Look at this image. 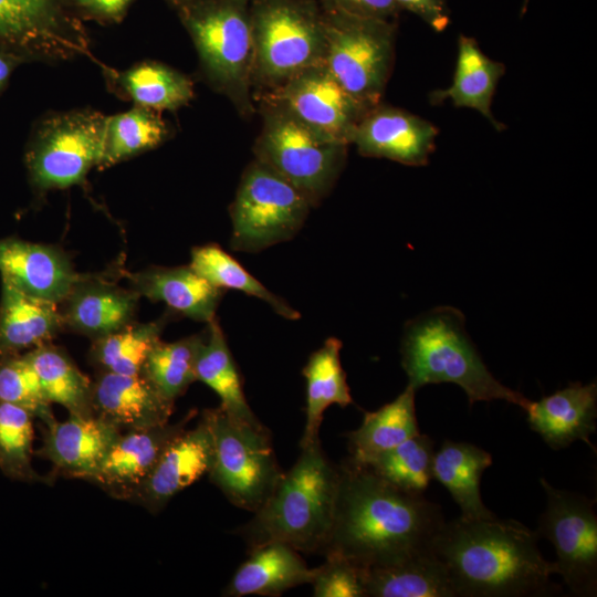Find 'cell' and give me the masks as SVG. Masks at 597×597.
<instances>
[{
    "instance_id": "45",
    "label": "cell",
    "mask_w": 597,
    "mask_h": 597,
    "mask_svg": "<svg viewBox=\"0 0 597 597\" xmlns=\"http://www.w3.org/2000/svg\"><path fill=\"white\" fill-rule=\"evenodd\" d=\"M25 63L27 60L19 54L0 49V95L7 88L13 72Z\"/></svg>"
},
{
    "instance_id": "44",
    "label": "cell",
    "mask_w": 597,
    "mask_h": 597,
    "mask_svg": "<svg viewBox=\"0 0 597 597\" xmlns=\"http://www.w3.org/2000/svg\"><path fill=\"white\" fill-rule=\"evenodd\" d=\"M401 10L418 15L432 30L443 31L450 23V11L446 0H395Z\"/></svg>"
},
{
    "instance_id": "28",
    "label": "cell",
    "mask_w": 597,
    "mask_h": 597,
    "mask_svg": "<svg viewBox=\"0 0 597 597\" xmlns=\"http://www.w3.org/2000/svg\"><path fill=\"white\" fill-rule=\"evenodd\" d=\"M492 462L488 451L469 442L446 440L434 452L432 479L449 491L461 517L482 520L496 516L484 505L480 492L482 473Z\"/></svg>"
},
{
    "instance_id": "9",
    "label": "cell",
    "mask_w": 597,
    "mask_h": 597,
    "mask_svg": "<svg viewBox=\"0 0 597 597\" xmlns=\"http://www.w3.org/2000/svg\"><path fill=\"white\" fill-rule=\"evenodd\" d=\"M212 437L210 481L235 506L254 512L269 498L283 471L264 425L230 417L221 407L201 415Z\"/></svg>"
},
{
    "instance_id": "27",
    "label": "cell",
    "mask_w": 597,
    "mask_h": 597,
    "mask_svg": "<svg viewBox=\"0 0 597 597\" xmlns=\"http://www.w3.org/2000/svg\"><path fill=\"white\" fill-rule=\"evenodd\" d=\"M63 327L57 303L28 295L2 282L0 357L50 343Z\"/></svg>"
},
{
    "instance_id": "29",
    "label": "cell",
    "mask_w": 597,
    "mask_h": 597,
    "mask_svg": "<svg viewBox=\"0 0 597 597\" xmlns=\"http://www.w3.org/2000/svg\"><path fill=\"white\" fill-rule=\"evenodd\" d=\"M415 394L416 390L407 385L392 401L365 413L362 425L347 434L350 460L365 465L420 432Z\"/></svg>"
},
{
    "instance_id": "19",
    "label": "cell",
    "mask_w": 597,
    "mask_h": 597,
    "mask_svg": "<svg viewBox=\"0 0 597 597\" xmlns=\"http://www.w3.org/2000/svg\"><path fill=\"white\" fill-rule=\"evenodd\" d=\"M121 434L117 427L97 416H70L45 427L38 454L60 474L92 481Z\"/></svg>"
},
{
    "instance_id": "17",
    "label": "cell",
    "mask_w": 597,
    "mask_h": 597,
    "mask_svg": "<svg viewBox=\"0 0 597 597\" xmlns=\"http://www.w3.org/2000/svg\"><path fill=\"white\" fill-rule=\"evenodd\" d=\"M211 463L212 437L201 416L195 428L170 441L130 501L158 513L176 494L208 474Z\"/></svg>"
},
{
    "instance_id": "20",
    "label": "cell",
    "mask_w": 597,
    "mask_h": 597,
    "mask_svg": "<svg viewBox=\"0 0 597 597\" xmlns=\"http://www.w3.org/2000/svg\"><path fill=\"white\" fill-rule=\"evenodd\" d=\"M92 405L95 416L123 432L167 423L175 402L164 397L142 373L101 371L93 383Z\"/></svg>"
},
{
    "instance_id": "25",
    "label": "cell",
    "mask_w": 597,
    "mask_h": 597,
    "mask_svg": "<svg viewBox=\"0 0 597 597\" xmlns=\"http://www.w3.org/2000/svg\"><path fill=\"white\" fill-rule=\"evenodd\" d=\"M249 553L227 585L224 596H280L312 582L314 568L308 567L298 551L284 543H268Z\"/></svg>"
},
{
    "instance_id": "23",
    "label": "cell",
    "mask_w": 597,
    "mask_h": 597,
    "mask_svg": "<svg viewBox=\"0 0 597 597\" xmlns=\"http://www.w3.org/2000/svg\"><path fill=\"white\" fill-rule=\"evenodd\" d=\"M97 63L108 92L133 105L175 112L193 98L191 78L163 62L143 60L123 70Z\"/></svg>"
},
{
    "instance_id": "12",
    "label": "cell",
    "mask_w": 597,
    "mask_h": 597,
    "mask_svg": "<svg viewBox=\"0 0 597 597\" xmlns=\"http://www.w3.org/2000/svg\"><path fill=\"white\" fill-rule=\"evenodd\" d=\"M0 49L28 63L92 57L83 21L62 0H0Z\"/></svg>"
},
{
    "instance_id": "26",
    "label": "cell",
    "mask_w": 597,
    "mask_h": 597,
    "mask_svg": "<svg viewBox=\"0 0 597 597\" xmlns=\"http://www.w3.org/2000/svg\"><path fill=\"white\" fill-rule=\"evenodd\" d=\"M505 65L485 55L478 42L461 34L458 40L455 71L451 85L432 91L429 102L432 105L450 101L457 107L478 111L496 130L504 129L492 114L491 105Z\"/></svg>"
},
{
    "instance_id": "13",
    "label": "cell",
    "mask_w": 597,
    "mask_h": 597,
    "mask_svg": "<svg viewBox=\"0 0 597 597\" xmlns=\"http://www.w3.org/2000/svg\"><path fill=\"white\" fill-rule=\"evenodd\" d=\"M540 482L546 507L540 516L538 536L547 538L556 552L557 574L572 595H597V514L595 500L580 493Z\"/></svg>"
},
{
    "instance_id": "1",
    "label": "cell",
    "mask_w": 597,
    "mask_h": 597,
    "mask_svg": "<svg viewBox=\"0 0 597 597\" xmlns=\"http://www.w3.org/2000/svg\"><path fill=\"white\" fill-rule=\"evenodd\" d=\"M444 523L440 505L396 488L348 458L338 464L323 555H341L365 569L396 564L433 552Z\"/></svg>"
},
{
    "instance_id": "48",
    "label": "cell",
    "mask_w": 597,
    "mask_h": 597,
    "mask_svg": "<svg viewBox=\"0 0 597 597\" xmlns=\"http://www.w3.org/2000/svg\"><path fill=\"white\" fill-rule=\"evenodd\" d=\"M249 1H251V0H249Z\"/></svg>"
},
{
    "instance_id": "14",
    "label": "cell",
    "mask_w": 597,
    "mask_h": 597,
    "mask_svg": "<svg viewBox=\"0 0 597 597\" xmlns=\"http://www.w3.org/2000/svg\"><path fill=\"white\" fill-rule=\"evenodd\" d=\"M260 101L283 108L313 130L347 145H352L358 123L370 109L352 97L324 64L261 93Z\"/></svg>"
},
{
    "instance_id": "21",
    "label": "cell",
    "mask_w": 597,
    "mask_h": 597,
    "mask_svg": "<svg viewBox=\"0 0 597 597\" xmlns=\"http://www.w3.org/2000/svg\"><path fill=\"white\" fill-rule=\"evenodd\" d=\"M139 297L133 289L82 275L59 304L63 326L92 339L105 336L134 322Z\"/></svg>"
},
{
    "instance_id": "47",
    "label": "cell",
    "mask_w": 597,
    "mask_h": 597,
    "mask_svg": "<svg viewBox=\"0 0 597 597\" xmlns=\"http://www.w3.org/2000/svg\"><path fill=\"white\" fill-rule=\"evenodd\" d=\"M527 1H528V0H525L524 3H523V11H525V9H526Z\"/></svg>"
},
{
    "instance_id": "39",
    "label": "cell",
    "mask_w": 597,
    "mask_h": 597,
    "mask_svg": "<svg viewBox=\"0 0 597 597\" xmlns=\"http://www.w3.org/2000/svg\"><path fill=\"white\" fill-rule=\"evenodd\" d=\"M33 418L24 408L0 401V470L23 482H45L32 467Z\"/></svg>"
},
{
    "instance_id": "41",
    "label": "cell",
    "mask_w": 597,
    "mask_h": 597,
    "mask_svg": "<svg viewBox=\"0 0 597 597\" xmlns=\"http://www.w3.org/2000/svg\"><path fill=\"white\" fill-rule=\"evenodd\" d=\"M365 568L337 555H325V562L314 568L311 585L315 597H366Z\"/></svg>"
},
{
    "instance_id": "31",
    "label": "cell",
    "mask_w": 597,
    "mask_h": 597,
    "mask_svg": "<svg viewBox=\"0 0 597 597\" xmlns=\"http://www.w3.org/2000/svg\"><path fill=\"white\" fill-rule=\"evenodd\" d=\"M342 342L331 337L315 350L303 368L306 381V421L300 448L320 440L324 411L332 405L353 404L346 375L341 364Z\"/></svg>"
},
{
    "instance_id": "30",
    "label": "cell",
    "mask_w": 597,
    "mask_h": 597,
    "mask_svg": "<svg viewBox=\"0 0 597 597\" xmlns=\"http://www.w3.org/2000/svg\"><path fill=\"white\" fill-rule=\"evenodd\" d=\"M366 597H457L443 563L431 552L365 570Z\"/></svg>"
},
{
    "instance_id": "10",
    "label": "cell",
    "mask_w": 597,
    "mask_h": 597,
    "mask_svg": "<svg viewBox=\"0 0 597 597\" xmlns=\"http://www.w3.org/2000/svg\"><path fill=\"white\" fill-rule=\"evenodd\" d=\"M323 17L324 66L363 106L379 104L394 64L396 20L326 10Z\"/></svg>"
},
{
    "instance_id": "37",
    "label": "cell",
    "mask_w": 597,
    "mask_h": 597,
    "mask_svg": "<svg viewBox=\"0 0 597 597\" xmlns=\"http://www.w3.org/2000/svg\"><path fill=\"white\" fill-rule=\"evenodd\" d=\"M433 446L428 434L419 432L365 467L398 489L423 494L432 480Z\"/></svg>"
},
{
    "instance_id": "11",
    "label": "cell",
    "mask_w": 597,
    "mask_h": 597,
    "mask_svg": "<svg viewBox=\"0 0 597 597\" xmlns=\"http://www.w3.org/2000/svg\"><path fill=\"white\" fill-rule=\"evenodd\" d=\"M311 208L293 185L254 158L244 169L230 206V247L258 253L289 241L301 230Z\"/></svg>"
},
{
    "instance_id": "24",
    "label": "cell",
    "mask_w": 597,
    "mask_h": 597,
    "mask_svg": "<svg viewBox=\"0 0 597 597\" xmlns=\"http://www.w3.org/2000/svg\"><path fill=\"white\" fill-rule=\"evenodd\" d=\"M139 296L164 302L175 312L195 321L209 323L216 317L223 290L213 286L188 266H153L127 273Z\"/></svg>"
},
{
    "instance_id": "7",
    "label": "cell",
    "mask_w": 597,
    "mask_h": 597,
    "mask_svg": "<svg viewBox=\"0 0 597 597\" xmlns=\"http://www.w3.org/2000/svg\"><path fill=\"white\" fill-rule=\"evenodd\" d=\"M106 115L93 108L49 112L24 148L29 182L39 196L82 185L102 156Z\"/></svg>"
},
{
    "instance_id": "6",
    "label": "cell",
    "mask_w": 597,
    "mask_h": 597,
    "mask_svg": "<svg viewBox=\"0 0 597 597\" xmlns=\"http://www.w3.org/2000/svg\"><path fill=\"white\" fill-rule=\"evenodd\" d=\"M252 86L272 91L324 64L325 28L314 0H251Z\"/></svg>"
},
{
    "instance_id": "22",
    "label": "cell",
    "mask_w": 597,
    "mask_h": 597,
    "mask_svg": "<svg viewBox=\"0 0 597 597\" xmlns=\"http://www.w3.org/2000/svg\"><path fill=\"white\" fill-rule=\"evenodd\" d=\"M530 428L554 450L584 441L596 450L590 436L596 431L597 385L595 381L570 383L538 401H531L527 409Z\"/></svg>"
},
{
    "instance_id": "42",
    "label": "cell",
    "mask_w": 597,
    "mask_h": 597,
    "mask_svg": "<svg viewBox=\"0 0 597 597\" xmlns=\"http://www.w3.org/2000/svg\"><path fill=\"white\" fill-rule=\"evenodd\" d=\"M82 21L91 20L101 24L123 21L135 0H62Z\"/></svg>"
},
{
    "instance_id": "16",
    "label": "cell",
    "mask_w": 597,
    "mask_h": 597,
    "mask_svg": "<svg viewBox=\"0 0 597 597\" xmlns=\"http://www.w3.org/2000/svg\"><path fill=\"white\" fill-rule=\"evenodd\" d=\"M196 411L181 420L122 432L95 473L92 482L111 496L130 501L148 478L170 441L187 429Z\"/></svg>"
},
{
    "instance_id": "34",
    "label": "cell",
    "mask_w": 597,
    "mask_h": 597,
    "mask_svg": "<svg viewBox=\"0 0 597 597\" xmlns=\"http://www.w3.org/2000/svg\"><path fill=\"white\" fill-rule=\"evenodd\" d=\"M25 355L51 404L61 405L70 416H95L92 405L93 383L63 349L46 343Z\"/></svg>"
},
{
    "instance_id": "4",
    "label": "cell",
    "mask_w": 597,
    "mask_h": 597,
    "mask_svg": "<svg viewBox=\"0 0 597 597\" xmlns=\"http://www.w3.org/2000/svg\"><path fill=\"white\" fill-rule=\"evenodd\" d=\"M400 353L408 385L415 390L452 383L464 390L470 406L504 400L525 411L531 402L492 375L464 329V316L454 307L439 306L408 322Z\"/></svg>"
},
{
    "instance_id": "43",
    "label": "cell",
    "mask_w": 597,
    "mask_h": 597,
    "mask_svg": "<svg viewBox=\"0 0 597 597\" xmlns=\"http://www.w3.org/2000/svg\"><path fill=\"white\" fill-rule=\"evenodd\" d=\"M326 11L343 12L362 18L396 20L401 11L395 0H320Z\"/></svg>"
},
{
    "instance_id": "33",
    "label": "cell",
    "mask_w": 597,
    "mask_h": 597,
    "mask_svg": "<svg viewBox=\"0 0 597 597\" xmlns=\"http://www.w3.org/2000/svg\"><path fill=\"white\" fill-rule=\"evenodd\" d=\"M171 137V127L160 112L133 105L129 109L106 115L102 156L103 170L153 150Z\"/></svg>"
},
{
    "instance_id": "35",
    "label": "cell",
    "mask_w": 597,
    "mask_h": 597,
    "mask_svg": "<svg viewBox=\"0 0 597 597\" xmlns=\"http://www.w3.org/2000/svg\"><path fill=\"white\" fill-rule=\"evenodd\" d=\"M166 316L149 323H130L93 339L90 359L101 371L119 375L140 374L144 364L166 325Z\"/></svg>"
},
{
    "instance_id": "38",
    "label": "cell",
    "mask_w": 597,
    "mask_h": 597,
    "mask_svg": "<svg viewBox=\"0 0 597 597\" xmlns=\"http://www.w3.org/2000/svg\"><path fill=\"white\" fill-rule=\"evenodd\" d=\"M203 333L176 342L159 341L149 353L142 374L167 399L175 402L197 380L196 359Z\"/></svg>"
},
{
    "instance_id": "32",
    "label": "cell",
    "mask_w": 597,
    "mask_h": 597,
    "mask_svg": "<svg viewBox=\"0 0 597 597\" xmlns=\"http://www.w3.org/2000/svg\"><path fill=\"white\" fill-rule=\"evenodd\" d=\"M207 324L196 359L197 380L218 395L219 407L230 417L250 425L261 423L245 399L237 365L218 320L214 317Z\"/></svg>"
},
{
    "instance_id": "2",
    "label": "cell",
    "mask_w": 597,
    "mask_h": 597,
    "mask_svg": "<svg viewBox=\"0 0 597 597\" xmlns=\"http://www.w3.org/2000/svg\"><path fill=\"white\" fill-rule=\"evenodd\" d=\"M538 534L515 520H468L443 524L433 553L446 566L455 596L524 597L558 595L551 576L555 562L541 553Z\"/></svg>"
},
{
    "instance_id": "5",
    "label": "cell",
    "mask_w": 597,
    "mask_h": 597,
    "mask_svg": "<svg viewBox=\"0 0 597 597\" xmlns=\"http://www.w3.org/2000/svg\"><path fill=\"white\" fill-rule=\"evenodd\" d=\"M206 82L242 116L253 113V40L249 0H201L177 13Z\"/></svg>"
},
{
    "instance_id": "15",
    "label": "cell",
    "mask_w": 597,
    "mask_h": 597,
    "mask_svg": "<svg viewBox=\"0 0 597 597\" xmlns=\"http://www.w3.org/2000/svg\"><path fill=\"white\" fill-rule=\"evenodd\" d=\"M438 132L427 119L379 103L363 116L352 144L363 156L422 166L434 150Z\"/></svg>"
},
{
    "instance_id": "36",
    "label": "cell",
    "mask_w": 597,
    "mask_h": 597,
    "mask_svg": "<svg viewBox=\"0 0 597 597\" xmlns=\"http://www.w3.org/2000/svg\"><path fill=\"white\" fill-rule=\"evenodd\" d=\"M189 266L216 287L237 290L255 296L286 320L301 317L296 310L265 287L218 244L193 248Z\"/></svg>"
},
{
    "instance_id": "8",
    "label": "cell",
    "mask_w": 597,
    "mask_h": 597,
    "mask_svg": "<svg viewBox=\"0 0 597 597\" xmlns=\"http://www.w3.org/2000/svg\"><path fill=\"white\" fill-rule=\"evenodd\" d=\"M262 104L255 159L268 165L317 206L339 177L349 145L313 130L281 107Z\"/></svg>"
},
{
    "instance_id": "18",
    "label": "cell",
    "mask_w": 597,
    "mask_h": 597,
    "mask_svg": "<svg viewBox=\"0 0 597 597\" xmlns=\"http://www.w3.org/2000/svg\"><path fill=\"white\" fill-rule=\"evenodd\" d=\"M0 274L20 292L57 304L82 277L60 248L14 237L0 239Z\"/></svg>"
},
{
    "instance_id": "46",
    "label": "cell",
    "mask_w": 597,
    "mask_h": 597,
    "mask_svg": "<svg viewBox=\"0 0 597 597\" xmlns=\"http://www.w3.org/2000/svg\"><path fill=\"white\" fill-rule=\"evenodd\" d=\"M168 4L176 10V12H180L181 10L201 1V0H166Z\"/></svg>"
},
{
    "instance_id": "40",
    "label": "cell",
    "mask_w": 597,
    "mask_h": 597,
    "mask_svg": "<svg viewBox=\"0 0 597 597\" xmlns=\"http://www.w3.org/2000/svg\"><path fill=\"white\" fill-rule=\"evenodd\" d=\"M0 401L27 409L45 427L55 421L51 402L25 354L0 357Z\"/></svg>"
},
{
    "instance_id": "3",
    "label": "cell",
    "mask_w": 597,
    "mask_h": 597,
    "mask_svg": "<svg viewBox=\"0 0 597 597\" xmlns=\"http://www.w3.org/2000/svg\"><path fill=\"white\" fill-rule=\"evenodd\" d=\"M337 485L338 464L328 459L321 441L302 447L295 463L237 533L249 551L280 542L298 552L323 554Z\"/></svg>"
}]
</instances>
